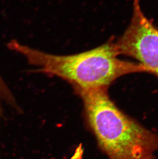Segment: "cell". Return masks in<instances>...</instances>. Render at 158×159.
<instances>
[{"label":"cell","instance_id":"obj_5","mask_svg":"<svg viewBox=\"0 0 158 159\" xmlns=\"http://www.w3.org/2000/svg\"><path fill=\"white\" fill-rule=\"evenodd\" d=\"M155 159V158L151 156V157H149V158H147V159Z\"/></svg>","mask_w":158,"mask_h":159},{"label":"cell","instance_id":"obj_4","mask_svg":"<svg viewBox=\"0 0 158 159\" xmlns=\"http://www.w3.org/2000/svg\"><path fill=\"white\" fill-rule=\"evenodd\" d=\"M3 99L4 101L9 102V103L14 104V98L12 95L8 88L5 83L0 75V99ZM1 115V110H0Z\"/></svg>","mask_w":158,"mask_h":159},{"label":"cell","instance_id":"obj_2","mask_svg":"<svg viewBox=\"0 0 158 159\" xmlns=\"http://www.w3.org/2000/svg\"><path fill=\"white\" fill-rule=\"evenodd\" d=\"M88 124L109 159H146L158 150V136L118 108L108 89L79 90Z\"/></svg>","mask_w":158,"mask_h":159},{"label":"cell","instance_id":"obj_1","mask_svg":"<svg viewBox=\"0 0 158 159\" xmlns=\"http://www.w3.org/2000/svg\"><path fill=\"white\" fill-rule=\"evenodd\" d=\"M9 49L19 53L38 72L58 77L69 83L75 90L107 88L120 77L129 74L149 73L139 62L121 60L115 41L108 42L77 54H49L12 40Z\"/></svg>","mask_w":158,"mask_h":159},{"label":"cell","instance_id":"obj_3","mask_svg":"<svg viewBox=\"0 0 158 159\" xmlns=\"http://www.w3.org/2000/svg\"><path fill=\"white\" fill-rule=\"evenodd\" d=\"M115 44L119 55L135 59L158 78V29L145 16L140 0H134L130 23Z\"/></svg>","mask_w":158,"mask_h":159}]
</instances>
